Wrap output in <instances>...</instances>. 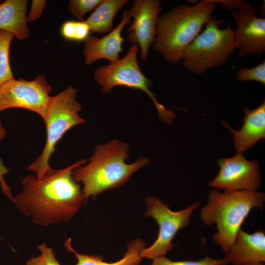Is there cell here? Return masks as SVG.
I'll return each mask as SVG.
<instances>
[{
    "mask_svg": "<svg viewBox=\"0 0 265 265\" xmlns=\"http://www.w3.org/2000/svg\"><path fill=\"white\" fill-rule=\"evenodd\" d=\"M89 159H81L60 169L51 168L41 179L28 175L22 181V191L12 202L37 225L47 227L69 221L85 202L80 184L73 179L74 169Z\"/></svg>",
    "mask_w": 265,
    "mask_h": 265,
    "instance_id": "6da1fadb",
    "label": "cell"
},
{
    "mask_svg": "<svg viewBox=\"0 0 265 265\" xmlns=\"http://www.w3.org/2000/svg\"><path fill=\"white\" fill-rule=\"evenodd\" d=\"M129 150L127 143L118 139L97 145L89 162L73 170V180L82 184L85 202L89 197L95 199L106 190L122 186L133 174L149 163L145 157L127 163Z\"/></svg>",
    "mask_w": 265,
    "mask_h": 265,
    "instance_id": "7a4b0ae2",
    "label": "cell"
},
{
    "mask_svg": "<svg viewBox=\"0 0 265 265\" xmlns=\"http://www.w3.org/2000/svg\"><path fill=\"white\" fill-rule=\"evenodd\" d=\"M216 6L214 0H202L193 5H176L159 16L154 50L169 63L182 61L186 49L200 33Z\"/></svg>",
    "mask_w": 265,
    "mask_h": 265,
    "instance_id": "3957f363",
    "label": "cell"
},
{
    "mask_svg": "<svg viewBox=\"0 0 265 265\" xmlns=\"http://www.w3.org/2000/svg\"><path fill=\"white\" fill-rule=\"evenodd\" d=\"M265 201V194L261 192L220 193L214 189L210 192L207 204L200 209V219L207 225L216 224L217 232L213 235V239L226 254L250 211L255 208L263 209Z\"/></svg>",
    "mask_w": 265,
    "mask_h": 265,
    "instance_id": "277c9868",
    "label": "cell"
},
{
    "mask_svg": "<svg viewBox=\"0 0 265 265\" xmlns=\"http://www.w3.org/2000/svg\"><path fill=\"white\" fill-rule=\"evenodd\" d=\"M76 88L70 85L50 97L43 119L47 132L45 145L40 156L27 167L38 179L52 168L49 161L58 142L73 127L85 122L79 114L82 107L76 99Z\"/></svg>",
    "mask_w": 265,
    "mask_h": 265,
    "instance_id": "5b68a950",
    "label": "cell"
},
{
    "mask_svg": "<svg viewBox=\"0 0 265 265\" xmlns=\"http://www.w3.org/2000/svg\"><path fill=\"white\" fill-rule=\"evenodd\" d=\"M222 21L212 15L200 32L186 49L183 61L188 71L201 75L220 66L236 50L235 31L228 24L221 28Z\"/></svg>",
    "mask_w": 265,
    "mask_h": 265,
    "instance_id": "8992f818",
    "label": "cell"
},
{
    "mask_svg": "<svg viewBox=\"0 0 265 265\" xmlns=\"http://www.w3.org/2000/svg\"><path fill=\"white\" fill-rule=\"evenodd\" d=\"M138 46L132 45L121 59L97 69L94 73V80L101 87V91L108 93L115 86H124L140 90L145 93L154 103L159 117L170 124L176 114L160 104L150 90L153 83L141 72L138 65Z\"/></svg>",
    "mask_w": 265,
    "mask_h": 265,
    "instance_id": "52a82bcc",
    "label": "cell"
},
{
    "mask_svg": "<svg viewBox=\"0 0 265 265\" xmlns=\"http://www.w3.org/2000/svg\"><path fill=\"white\" fill-rule=\"evenodd\" d=\"M145 203L147 208L144 215L154 218L159 225V231L156 240L141 251L140 257L154 260L165 256L172 250L174 237L180 229L189 224L191 216L200 203L195 202L182 210L174 212L167 204L154 196H147Z\"/></svg>",
    "mask_w": 265,
    "mask_h": 265,
    "instance_id": "ba28073f",
    "label": "cell"
},
{
    "mask_svg": "<svg viewBox=\"0 0 265 265\" xmlns=\"http://www.w3.org/2000/svg\"><path fill=\"white\" fill-rule=\"evenodd\" d=\"M228 9L237 25L236 50L240 57L260 56L265 51V18L257 16L250 3L242 0H214Z\"/></svg>",
    "mask_w": 265,
    "mask_h": 265,
    "instance_id": "9c48e42d",
    "label": "cell"
},
{
    "mask_svg": "<svg viewBox=\"0 0 265 265\" xmlns=\"http://www.w3.org/2000/svg\"><path fill=\"white\" fill-rule=\"evenodd\" d=\"M52 87L44 75L27 80L13 78L0 87V112L12 108L26 109L46 115Z\"/></svg>",
    "mask_w": 265,
    "mask_h": 265,
    "instance_id": "30bf717a",
    "label": "cell"
},
{
    "mask_svg": "<svg viewBox=\"0 0 265 265\" xmlns=\"http://www.w3.org/2000/svg\"><path fill=\"white\" fill-rule=\"evenodd\" d=\"M220 170L209 186L224 192L240 190L256 191L262 186L259 165L257 160L249 161L237 154L235 156L220 159Z\"/></svg>",
    "mask_w": 265,
    "mask_h": 265,
    "instance_id": "8fae6325",
    "label": "cell"
},
{
    "mask_svg": "<svg viewBox=\"0 0 265 265\" xmlns=\"http://www.w3.org/2000/svg\"><path fill=\"white\" fill-rule=\"evenodd\" d=\"M161 2L159 0H134L128 10L129 16L133 18L127 29L128 38L132 45L138 46L143 60L147 58L150 47L155 38Z\"/></svg>",
    "mask_w": 265,
    "mask_h": 265,
    "instance_id": "7c38bea8",
    "label": "cell"
},
{
    "mask_svg": "<svg viewBox=\"0 0 265 265\" xmlns=\"http://www.w3.org/2000/svg\"><path fill=\"white\" fill-rule=\"evenodd\" d=\"M132 19L128 11H123L119 24L111 31L101 38L89 36L84 41L83 51L84 61L86 65H90L100 60L105 59L113 63L119 59V54L123 51V43L125 39L122 32L126 25Z\"/></svg>",
    "mask_w": 265,
    "mask_h": 265,
    "instance_id": "4fadbf2b",
    "label": "cell"
},
{
    "mask_svg": "<svg viewBox=\"0 0 265 265\" xmlns=\"http://www.w3.org/2000/svg\"><path fill=\"white\" fill-rule=\"evenodd\" d=\"M243 124L239 131H235L225 121L222 124L233 134V140L237 154L243 152L253 147L257 142L265 137V102L251 110L245 107Z\"/></svg>",
    "mask_w": 265,
    "mask_h": 265,
    "instance_id": "5bb4252c",
    "label": "cell"
},
{
    "mask_svg": "<svg viewBox=\"0 0 265 265\" xmlns=\"http://www.w3.org/2000/svg\"><path fill=\"white\" fill-rule=\"evenodd\" d=\"M233 265L250 262H265V233L259 230L249 234L241 229L225 256Z\"/></svg>",
    "mask_w": 265,
    "mask_h": 265,
    "instance_id": "9a60e30c",
    "label": "cell"
},
{
    "mask_svg": "<svg viewBox=\"0 0 265 265\" xmlns=\"http://www.w3.org/2000/svg\"><path fill=\"white\" fill-rule=\"evenodd\" d=\"M26 0H6L0 4V30L7 31L20 40L28 37Z\"/></svg>",
    "mask_w": 265,
    "mask_h": 265,
    "instance_id": "2e32d148",
    "label": "cell"
},
{
    "mask_svg": "<svg viewBox=\"0 0 265 265\" xmlns=\"http://www.w3.org/2000/svg\"><path fill=\"white\" fill-rule=\"evenodd\" d=\"M129 2L128 0H102L85 20L91 32L107 34L111 31L115 15Z\"/></svg>",
    "mask_w": 265,
    "mask_h": 265,
    "instance_id": "e0dca14e",
    "label": "cell"
},
{
    "mask_svg": "<svg viewBox=\"0 0 265 265\" xmlns=\"http://www.w3.org/2000/svg\"><path fill=\"white\" fill-rule=\"evenodd\" d=\"M13 37L11 33L0 30V87L14 78L9 60L10 47Z\"/></svg>",
    "mask_w": 265,
    "mask_h": 265,
    "instance_id": "ac0fdd59",
    "label": "cell"
},
{
    "mask_svg": "<svg viewBox=\"0 0 265 265\" xmlns=\"http://www.w3.org/2000/svg\"><path fill=\"white\" fill-rule=\"evenodd\" d=\"M90 32V28L85 21H67L62 24L60 28L61 36L71 41H85Z\"/></svg>",
    "mask_w": 265,
    "mask_h": 265,
    "instance_id": "d6986e66",
    "label": "cell"
},
{
    "mask_svg": "<svg viewBox=\"0 0 265 265\" xmlns=\"http://www.w3.org/2000/svg\"><path fill=\"white\" fill-rule=\"evenodd\" d=\"M146 246V242L142 239H135L129 243L127 251L121 259L113 263L103 261L97 265H139L142 260L140 253Z\"/></svg>",
    "mask_w": 265,
    "mask_h": 265,
    "instance_id": "ffe728a7",
    "label": "cell"
},
{
    "mask_svg": "<svg viewBox=\"0 0 265 265\" xmlns=\"http://www.w3.org/2000/svg\"><path fill=\"white\" fill-rule=\"evenodd\" d=\"M229 263L228 260L225 257L223 258L215 259L207 255L205 258L197 261H173L163 256L153 260L151 265H226Z\"/></svg>",
    "mask_w": 265,
    "mask_h": 265,
    "instance_id": "44dd1931",
    "label": "cell"
},
{
    "mask_svg": "<svg viewBox=\"0 0 265 265\" xmlns=\"http://www.w3.org/2000/svg\"><path fill=\"white\" fill-rule=\"evenodd\" d=\"M236 79L241 81H255L265 84V61L251 67L239 68L236 75Z\"/></svg>",
    "mask_w": 265,
    "mask_h": 265,
    "instance_id": "7402d4cb",
    "label": "cell"
},
{
    "mask_svg": "<svg viewBox=\"0 0 265 265\" xmlns=\"http://www.w3.org/2000/svg\"><path fill=\"white\" fill-rule=\"evenodd\" d=\"M102 0H70L68 6L71 15L79 21L82 19L87 12L95 9Z\"/></svg>",
    "mask_w": 265,
    "mask_h": 265,
    "instance_id": "603a6c76",
    "label": "cell"
},
{
    "mask_svg": "<svg viewBox=\"0 0 265 265\" xmlns=\"http://www.w3.org/2000/svg\"><path fill=\"white\" fill-rule=\"evenodd\" d=\"M6 133V130L2 126L0 120V141L5 138ZM9 172V169L4 165L1 159L0 158V187L1 191L5 196L12 202L13 196L11 193V188L7 184L4 178V176L8 174Z\"/></svg>",
    "mask_w": 265,
    "mask_h": 265,
    "instance_id": "cb8c5ba5",
    "label": "cell"
},
{
    "mask_svg": "<svg viewBox=\"0 0 265 265\" xmlns=\"http://www.w3.org/2000/svg\"><path fill=\"white\" fill-rule=\"evenodd\" d=\"M65 245L68 251L74 253L77 259L76 265H97L103 261L101 255L82 254L77 252L72 247L69 241L66 242Z\"/></svg>",
    "mask_w": 265,
    "mask_h": 265,
    "instance_id": "d4e9b609",
    "label": "cell"
},
{
    "mask_svg": "<svg viewBox=\"0 0 265 265\" xmlns=\"http://www.w3.org/2000/svg\"><path fill=\"white\" fill-rule=\"evenodd\" d=\"M46 4L45 0H33L29 13L26 17L27 22H34L38 19L44 11Z\"/></svg>",
    "mask_w": 265,
    "mask_h": 265,
    "instance_id": "484cf974",
    "label": "cell"
},
{
    "mask_svg": "<svg viewBox=\"0 0 265 265\" xmlns=\"http://www.w3.org/2000/svg\"><path fill=\"white\" fill-rule=\"evenodd\" d=\"M37 248L42 256L45 265H61L56 259L52 248L46 243H42L37 246Z\"/></svg>",
    "mask_w": 265,
    "mask_h": 265,
    "instance_id": "4316f807",
    "label": "cell"
},
{
    "mask_svg": "<svg viewBox=\"0 0 265 265\" xmlns=\"http://www.w3.org/2000/svg\"><path fill=\"white\" fill-rule=\"evenodd\" d=\"M26 265H45L42 256L39 255L30 258L26 262Z\"/></svg>",
    "mask_w": 265,
    "mask_h": 265,
    "instance_id": "83f0119b",
    "label": "cell"
},
{
    "mask_svg": "<svg viewBox=\"0 0 265 265\" xmlns=\"http://www.w3.org/2000/svg\"><path fill=\"white\" fill-rule=\"evenodd\" d=\"M237 265H265L264 262H250L239 264Z\"/></svg>",
    "mask_w": 265,
    "mask_h": 265,
    "instance_id": "f1b7e54d",
    "label": "cell"
},
{
    "mask_svg": "<svg viewBox=\"0 0 265 265\" xmlns=\"http://www.w3.org/2000/svg\"><path fill=\"white\" fill-rule=\"evenodd\" d=\"M1 3V0H0V4Z\"/></svg>",
    "mask_w": 265,
    "mask_h": 265,
    "instance_id": "f546056e",
    "label": "cell"
},
{
    "mask_svg": "<svg viewBox=\"0 0 265 265\" xmlns=\"http://www.w3.org/2000/svg\"></svg>",
    "mask_w": 265,
    "mask_h": 265,
    "instance_id": "4dcf8cb0",
    "label": "cell"
}]
</instances>
